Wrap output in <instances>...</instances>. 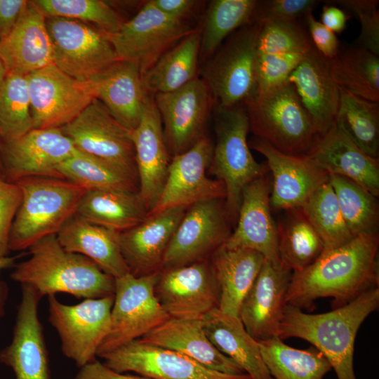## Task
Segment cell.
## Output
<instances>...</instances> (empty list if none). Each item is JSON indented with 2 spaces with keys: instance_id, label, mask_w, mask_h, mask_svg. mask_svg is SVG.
I'll return each mask as SVG.
<instances>
[{
  "instance_id": "1",
  "label": "cell",
  "mask_w": 379,
  "mask_h": 379,
  "mask_svg": "<svg viewBox=\"0 0 379 379\" xmlns=\"http://www.w3.org/2000/svg\"><path fill=\"white\" fill-rule=\"evenodd\" d=\"M378 234L370 233L324 251L309 267L292 272L286 304L311 312L317 299L332 298L334 309L378 287Z\"/></svg>"
},
{
  "instance_id": "2",
  "label": "cell",
  "mask_w": 379,
  "mask_h": 379,
  "mask_svg": "<svg viewBox=\"0 0 379 379\" xmlns=\"http://www.w3.org/2000/svg\"><path fill=\"white\" fill-rule=\"evenodd\" d=\"M379 305V288L368 290L349 303L322 314H308L286 304L277 336L298 338L320 351L338 379H357L353 366L358 329Z\"/></svg>"
},
{
  "instance_id": "3",
  "label": "cell",
  "mask_w": 379,
  "mask_h": 379,
  "mask_svg": "<svg viewBox=\"0 0 379 379\" xmlns=\"http://www.w3.org/2000/svg\"><path fill=\"white\" fill-rule=\"evenodd\" d=\"M29 249L30 258L15 265L11 278L30 286L41 298L58 293L84 299L114 295L115 279L87 257L65 250L56 234Z\"/></svg>"
},
{
  "instance_id": "4",
  "label": "cell",
  "mask_w": 379,
  "mask_h": 379,
  "mask_svg": "<svg viewBox=\"0 0 379 379\" xmlns=\"http://www.w3.org/2000/svg\"><path fill=\"white\" fill-rule=\"evenodd\" d=\"M15 182L22 191V201L10 232V251L29 248L39 240L56 234L76 214L87 191L53 177H29Z\"/></svg>"
},
{
  "instance_id": "5",
  "label": "cell",
  "mask_w": 379,
  "mask_h": 379,
  "mask_svg": "<svg viewBox=\"0 0 379 379\" xmlns=\"http://www.w3.org/2000/svg\"><path fill=\"white\" fill-rule=\"evenodd\" d=\"M249 119L244 105H218L215 111V142L209 170L225 186V205L231 220L236 221L244 188L269 171L253 158L247 141Z\"/></svg>"
},
{
  "instance_id": "6",
  "label": "cell",
  "mask_w": 379,
  "mask_h": 379,
  "mask_svg": "<svg viewBox=\"0 0 379 379\" xmlns=\"http://www.w3.org/2000/svg\"><path fill=\"white\" fill-rule=\"evenodd\" d=\"M255 137L289 155L306 156L320 137L288 81L244 105Z\"/></svg>"
},
{
  "instance_id": "7",
  "label": "cell",
  "mask_w": 379,
  "mask_h": 379,
  "mask_svg": "<svg viewBox=\"0 0 379 379\" xmlns=\"http://www.w3.org/2000/svg\"><path fill=\"white\" fill-rule=\"evenodd\" d=\"M260 28L257 23L241 27L209 60L203 80L215 105H244L255 96L256 44Z\"/></svg>"
},
{
  "instance_id": "8",
  "label": "cell",
  "mask_w": 379,
  "mask_h": 379,
  "mask_svg": "<svg viewBox=\"0 0 379 379\" xmlns=\"http://www.w3.org/2000/svg\"><path fill=\"white\" fill-rule=\"evenodd\" d=\"M159 272L142 277L128 273L115 279L110 328L97 357L141 338L170 319L154 293Z\"/></svg>"
},
{
  "instance_id": "9",
  "label": "cell",
  "mask_w": 379,
  "mask_h": 379,
  "mask_svg": "<svg viewBox=\"0 0 379 379\" xmlns=\"http://www.w3.org/2000/svg\"><path fill=\"white\" fill-rule=\"evenodd\" d=\"M53 48V64L69 76L92 82L119 60L106 33L72 19L46 17Z\"/></svg>"
},
{
  "instance_id": "10",
  "label": "cell",
  "mask_w": 379,
  "mask_h": 379,
  "mask_svg": "<svg viewBox=\"0 0 379 379\" xmlns=\"http://www.w3.org/2000/svg\"><path fill=\"white\" fill-rule=\"evenodd\" d=\"M197 29L171 18L152 2L145 3L114 34H106L119 60L134 64L142 74L180 40Z\"/></svg>"
},
{
  "instance_id": "11",
  "label": "cell",
  "mask_w": 379,
  "mask_h": 379,
  "mask_svg": "<svg viewBox=\"0 0 379 379\" xmlns=\"http://www.w3.org/2000/svg\"><path fill=\"white\" fill-rule=\"evenodd\" d=\"M48 300V319L60 337L63 354L79 368L95 361L110 328L114 295L73 305L62 303L55 295Z\"/></svg>"
},
{
  "instance_id": "12",
  "label": "cell",
  "mask_w": 379,
  "mask_h": 379,
  "mask_svg": "<svg viewBox=\"0 0 379 379\" xmlns=\"http://www.w3.org/2000/svg\"><path fill=\"white\" fill-rule=\"evenodd\" d=\"M222 199L203 200L187 208L168 245L162 269L208 260L225 243L231 218Z\"/></svg>"
},
{
  "instance_id": "13",
  "label": "cell",
  "mask_w": 379,
  "mask_h": 379,
  "mask_svg": "<svg viewBox=\"0 0 379 379\" xmlns=\"http://www.w3.org/2000/svg\"><path fill=\"white\" fill-rule=\"evenodd\" d=\"M27 78L34 128H61L97 98L93 82L79 81L53 63Z\"/></svg>"
},
{
  "instance_id": "14",
  "label": "cell",
  "mask_w": 379,
  "mask_h": 379,
  "mask_svg": "<svg viewBox=\"0 0 379 379\" xmlns=\"http://www.w3.org/2000/svg\"><path fill=\"white\" fill-rule=\"evenodd\" d=\"M60 128L76 149L108 161L138 180L132 131L98 98Z\"/></svg>"
},
{
  "instance_id": "15",
  "label": "cell",
  "mask_w": 379,
  "mask_h": 379,
  "mask_svg": "<svg viewBox=\"0 0 379 379\" xmlns=\"http://www.w3.org/2000/svg\"><path fill=\"white\" fill-rule=\"evenodd\" d=\"M154 97L170 156L186 152L205 136L214 101L203 79L197 77L178 90Z\"/></svg>"
},
{
  "instance_id": "16",
  "label": "cell",
  "mask_w": 379,
  "mask_h": 379,
  "mask_svg": "<svg viewBox=\"0 0 379 379\" xmlns=\"http://www.w3.org/2000/svg\"><path fill=\"white\" fill-rule=\"evenodd\" d=\"M154 293L172 319H201L219 305V290L209 259L161 270Z\"/></svg>"
},
{
  "instance_id": "17",
  "label": "cell",
  "mask_w": 379,
  "mask_h": 379,
  "mask_svg": "<svg viewBox=\"0 0 379 379\" xmlns=\"http://www.w3.org/2000/svg\"><path fill=\"white\" fill-rule=\"evenodd\" d=\"M112 370L132 371L151 379H251L246 373L231 375L208 368L178 352L133 340L101 357Z\"/></svg>"
},
{
  "instance_id": "18",
  "label": "cell",
  "mask_w": 379,
  "mask_h": 379,
  "mask_svg": "<svg viewBox=\"0 0 379 379\" xmlns=\"http://www.w3.org/2000/svg\"><path fill=\"white\" fill-rule=\"evenodd\" d=\"M75 149L60 128H33L13 141L1 143L3 178L15 182L29 177L58 178L57 167Z\"/></svg>"
},
{
  "instance_id": "19",
  "label": "cell",
  "mask_w": 379,
  "mask_h": 379,
  "mask_svg": "<svg viewBox=\"0 0 379 379\" xmlns=\"http://www.w3.org/2000/svg\"><path fill=\"white\" fill-rule=\"evenodd\" d=\"M213 149L204 136L186 152L171 157L168 175L157 206L148 215L190 206L210 199H225L224 184L207 176Z\"/></svg>"
},
{
  "instance_id": "20",
  "label": "cell",
  "mask_w": 379,
  "mask_h": 379,
  "mask_svg": "<svg viewBox=\"0 0 379 379\" xmlns=\"http://www.w3.org/2000/svg\"><path fill=\"white\" fill-rule=\"evenodd\" d=\"M21 288L12 339L0 351V362L13 371L15 379H50L48 352L38 314L41 298L29 286Z\"/></svg>"
},
{
  "instance_id": "21",
  "label": "cell",
  "mask_w": 379,
  "mask_h": 379,
  "mask_svg": "<svg viewBox=\"0 0 379 379\" xmlns=\"http://www.w3.org/2000/svg\"><path fill=\"white\" fill-rule=\"evenodd\" d=\"M248 145L267 159L273 178L270 195V205L273 209L301 208L321 185L329 180V174L307 156L282 153L257 137Z\"/></svg>"
},
{
  "instance_id": "22",
  "label": "cell",
  "mask_w": 379,
  "mask_h": 379,
  "mask_svg": "<svg viewBox=\"0 0 379 379\" xmlns=\"http://www.w3.org/2000/svg\"><path fill=\"white\" fill-rule=\"evenodd\" d=\"M131 135L135 154L138 194L149 213L159 201L171 161L154 95L148 98L140 121Z\"/></svg>"
},
{
  "instance_id": "23",
  "label": "cell",
  "mask_w": 379,
  "mask_h": 379,
  "mask_svg": "<svg viewBox=\"0 0 379 379\" xmlns=\"http://www.w3.org/2000/svg\"><path fill=\"white\" fill-rule=\"evenodd\" d=\"M271 185L265 176L243 190L237 225L224 245L246 248L260 253L276 265H282L279 256L278 231L270 211Z\"/></svg>"
},
{
  "instance_id": "24",
  "label": "cell",
  "mask_w": 379,
  "mask_h": 379,
  "mask_svg": "<svg viewBox=\"0 0 379 379\" xmlns=\"http://www.w3.org/2000/svg\"><path fill=\"white\" fill-rule=\"evenodd\" d=\"M292 272L265 259L253 284L244 297L239 319L257 341L277 336Z\"/></svg>"
},
{
  "instance_id": "25",
  "label": "cell",
  "mask_w": 379,
  "mask_h": 379,
  "mask_svg": "<svg viewBox=\"0 0 379 379\" xmlns=\"http://www.w3.org/2000/svg\"><path fill=\"white\" fill-rule=\"evenodd\" d=\"M187 208L176 206L147 215L135 226L118 233L131 274L142 277L161 271L168 245Z\"/></svg>"
},
{
  "instance_id": "26",
  "label": "cell",
  "mask_w": 379,
  "mask_h": 379,
  "mask_svg": "<svg viewBox=\"0 0 379 379\" xmlns=\"http://www.w3.org/2000/svg\"><path fill=\"white\" fill-rule=\"evenodd\" d=\"M292 84L319 135L334 124L340 102V87L333 79L329 60L314 46L290 74Z\"/></svg>"
},
{
  "instance_id": "27",
  "label": "cell",
  "mask_w": 379,
  "mask_h": 379,
  "mask_svg": "<svg viewBox=\"0 0 379 379\" xmlns=\"http://www.w3.org/2000/svg\"><path fill=\"white\" fill-rule=\"evenodd\" d=\"M329 175L351 180L375 197L379 195V159L361 149L335 122L306 155Z\"/></svg>"
},
{
  "instance_id": "28",
  "label": "cell",
  "mask_w": 379,
  "mask_h": 379,
  "mask_svg": "<svg viewBox=\"0 0 379 379\" xmlns=\"http://www.w3.org/2000/svg\"><path fill=\"white\" fill-rule=\"evenodd\" d=\"M0 59L7 73L28 75L53 63V48L46 16L32 1L12 32L0 41Z\"/></svg>"
},
{
  "instance_id": "29",
  "label": "cell",
  "mask_w": 379,
  "mask_h": 379,
  "mask_svg": "<svg viewBox=\"0 0 379 379\" xmlns=\"http://www.w3.org/2000/svg\"><path fill=\"white\" fill-rule=\"evenodd\" d=\"M92 82L97 98L114 117L128 130L135 129L151 95L144 86L142 74L137 66L119 60Z\"/></svg>"
},
{
  "instance_id": "30",
  "label": "cell",
  "mask_w": 379,
  "mask_h": 379,
  "mask_svg": "<svg viewBox=\"0 0 379 379\" xmlns=\"http://www.w3.org/2000/svg\"><path fill=\"white\" fill-rule=\"evenodd\" d=\"M140 339L178 352L218 372L231 375L245 373L234 361L212 344L204 330L201 319L170 318Z\"/></svg>"
},
{
  "instance_id": "31",
  "label": "cell",
  "mask_w": 379,
  "mask_h": 379,
  "mask_svg": "<svg viewBox=\"0 0 379 379\" xmlns=\"http://www.w3.org/2000/svg\"><path fill=\"white\" fill-rule=\"evenodd\" d=\"M265 258L246 248H231L224 244L209 258L219 290L218 309L239 318L241 302L257 277Z\"/></svg>"
},
{
  "instance_id": "32",
  "label": "cell",
  "mask_w": 379,
  "mask_h": 379,
  "mask_svg": "<svg viewBox=\"0 0 379 379\" xmlns=\"http://www.w3.org/2000/svg\"><path fill=\"white\" fill-rule=\"evenodd\" d=\"M118 233L75 214L56 237L65 250L87 257L105 273L117 279L130 273L121 252Z\"/></svg>"
},
{
  "instance_id": "33",
  "label": "cell",
  "mask_w": 379,
  "mask_h": 379,
  "mask_svg": "<svg viewBox=\"0 0 379 379\" xmlns=\"http://www.w3.org/2000/svg\"><path fill=\"white\" fill-rule=\"evenodd\" d=\"M201 320L212 344L251 379H274L263 361L258 342L246 331L239 318L217 307Z\"/></svg>"
},
{
  "instance_id": "34",
  "label": "cell",
  "mask_w": 379,
  "mask_h": 379,
  "mask_svg": "<svg viewBox=\"0 0 379 379\" xmlns=\"http://www.w3.org/2000/svg\"><path fill=\"white\" fill-rule=\"evenodd\" d=\"M76 214L93 224L121 232L142 222L148 211L138 191L87 190Z\"/></svg>"
},
{
  "instance_id": "35",
  "label": "cell",
  "mask_w": 379,
  "mask_h": 379,
  "mask_svg": "<svg viewBox=\"0 0 379 379\" xmlns=\"http://www.w3.org/2000/svg\"><path fill=\"white\" fill-rule=\"evenodd\" d=\"M200 47L201 32L196 29L167 51L142 74L147 91L172 92L196 79Z\"/></svg>"
},
{
  "instance_id": "36",
  "label": "cell",
  "mask_w": 379,
  "mask_h": 379,
  "mask_svg": "<svg viewBox=\"0 0 379 379\" xmlns=\"http://www.w3.org/2000/svg\"><path fill=\"white\" fill-rule=\"evenodd\" d=\"M258 342L263 361L274 379H324L332 368L324 354L313 346L296 349L278 336Z\"/></svg>"
},
{
  "instance_id": "37",
  "label": "cell",
  "mask_w": 379,
  "mask_h": 379,
  "mask_svg": "<svg viewBox=\"0 0 379 379\" xmlns=\"http://www.w3.org/2000/svg\"><path fill=\"white\" fill-rule=\"evenodd\" d=\"M329 64L331 77L339 87L379 102L378 56L357 46L340 47Z\"/></svg>"
},
{
  "instance_id": "38",
  "label": "cell",
  "mask_w": 379,
  "mask_h": 379,
  "mask_svg": "<svg viewBox=\"0 0 379 379\" xmlns=\"http://www.w3.org/2000/svg\"><path fill=\"white\" fill-rule=\"evenodd\" d=\"M58 178L86 190L138 191V181L118 166L75 149L56 168Z\"/></svg>"
},
{
  "instance_id": "39",
  "label": "cell",
  "mask_w": 379,
  "mask_h": 379,
  "mask_svg": "<svg viewBox=\"0 0 379 379\" xmlns=\"http://www.w3.org/2000/svg\"><path fill=\"white\" fill-rule=\"evenodd\" d=\"M287 211L277 225L279 256L284 267L297 272L312 265L323 253L324 246L300 208Z\"/></svg>"
},
{
  "instance_id": "40",
  "label": "cell",
  "mask_w": 379,
  "mask_h": 379,
  "mask_svg": "<svg viewBox=\"0 0 379 379\" xmlns=\"http://www.w3.org/2000/svg\"><path fill=\"white\" fill-rule=\"evenodd\" d=\"M335 121L361 149L378 159L379 102L364 99L340 87Z\"/></svg>"
},
{
  "instance_id": "41",
  "label": "cell",
  "mask_w": 379,
  "mask_h": 379,
  "mask_svg": "<svg viewBox=\"0 0 379 379\" xmlns=\"http://www.w3.org/2000/svg\"><path fill=\"white\" fill-rule=\"evenodd\" d=\"M255 0L211 1L201 32L200 56L212 57L222 41L235 30L251 23Z\"/></svg>"
},
{
  "instance_id": "42",
  "label": "cell",
  "mask_w": 379,
  "mask_h": 379,
  "mask_svg": "<svg viewBox=\"0 0 379 379\" xmlns=\"http://www.w3.org/2000/svg\"><path fill=\"white\" fill-rule=\"evenodd\" d=\"M322 240L324 251L354 237L348 229L329 180L321 185L300 208Z\"/></svg>"
},
{
  "instance_id": "43",
  "label": "cell",
  "mask_w": 379,
  "mask_h": 379,
  "mask_svg": "<svg viewBox=\"0 0 379 379\" xmlns=\"http://www.w3.org/2000/svg\"><path fill=\"white\" fill-rule=\"evenodd\" d=\"M345 223L355 237L378 233L379 207L377 197L351 180L329 175Z\"/></svg>"
},
{
  "instance_id": "44",
  "label": "cell",
  "mask_w": 379,
  "mask_h": 379,
  "mask_svg": "<svg viewBox=\"0 0 379 379\" xmlns=\"http://www.w3.org/2000/svg\"><path fill=\"white\" fill-rule=\"evenodd\" d=\"M34 128L27 75L7 73L0 86V140L13 141Z\"/></svg>"
},
{
  "instance_id": "45",
  "label": "cell",
  "mask_w": 379,
  "mask_h": 379,
  "mask_svg": "<svg viewBox=\"0 0 379 379\" xmlns=\"http://www.w3.org/2000/svg\"><path fill=\"white\" fill-rule=\"evenodd\" d=\"M46 17H60L87 22L106 34H114L124 21L107 3L100 0H35Z\"/></svg>"
},
{
  "instance_id": "46",
  "label": "cell",
  "mask_w": 379,
  "mask_h": 379,
  "mask_svg": "<svg viewBox=\"0 0 379 379\" xmlns=\"http://www.w3.org/2000/svg\"><path fill=\"white\" fill-rule=\"evenodd\" d=\"M313 45L300 20L277 21L260 25L257 38V55L305 54Z\"/></svg>"
},
{
  "instance_id": "47",
  "label": "cell",
  "mask_w": 379,
  "mask_h": 379,
  "mask_svg": "<svg viewBox=\"0 0 379 379\" xmlns=\"http://www.w3.org/2000/svg\"><path fill=\"white\" fill-rule=\"evenodd\" d=\"M304 55L300 53L257 55L256 95L264 93L288 82L290 74L301 62Z\"/></svg>"
},
{
  "instance_id": "48",
  "label": "cell",
  "mask_w": 379,
  "mask_h": 379,
  "mask_svg": "<svg viewBox=\"0 0 379 379\" xmlns=\"http://www.w3.org/2000/svg\"><path fill=\"white\" fill-rule=\"evenodd\" d=\"M349 11L359 19L361 32L357 46L379 55V11L376 0H335L326 1Z\"/></svg>"
},
{
  "instance_id": "49",
  "label": "cell",
  "mask_w": 379,
  "mask_h": 379,
  "mask_svg": "<svg viewBox=\"0 0 379 379\" xmlns=\"http://www.w3.org/2000/svg\"><path fill=\"white\" fill-rule=\"evenodd\" d=\"M321 2L319 0L258 1L251 23L262 25L277 21L305 20Z\"/></svg>"
},
{
  "instance_id": "50",
  "label": "cell",
  "mask_w": 379,
  "mask_h": 379,
  "mask_svg": "<svg viewBox=\"0 0 379 379\" xmlns=\"http://www.w3.org/2000/svg\"><path fill=\"white\" fill-rule=\"evenodd\" d=\"M21 201L19 185L0 177V257L9 255L10 232Z\"/></svg>"
},
{
  "instance_id": "51",
  "label": "cell",
  "mask_w": 379,
  "mask_h": 379,
  "mask_svg": "<svg viewBox=\"0 0 379 379\" xmlns=\"http://www.w3.org/2000/svg\"><path fill=\"white\" fill-rule=\"evenodd\" d=\"M313 46L326 59L331 60L340 50V43L335 33L316 20L312 13L305 18Z\"/></svg>"
},
{
  "instance_id": "52",
  "label": "cell",
  "mask_w": 379,
  "mask_h": 379,
  "mask_svg": "<svg viewBox=\"0 0 379 379\" xmlns=\"http://www.w3.org/2000/svg\"><path fill=\"white\" fill-rule=\"evenodd\" d=\"M27 3L25 0H0V41L14 29Z\"/></svg>"
},
{
  "instance_id": "53",
  "label": "cell",
  "mask_w": 379,
  "mask_h": 379,
  "mask_svg": "<svg viewBox=\"0 0 379 379\" xmlns=\"http://www.w3.org/2000/svg\"><path fill=\"white\" fill-rule=\"evenodd\" d=\"M79 368L72 379H151L115 371L97 359Z\"/></svg>"
},
{
  "instance_id": "54",
  "label": "cell",
  "mask_w": 379,
  "mask_h": 379,
  "mask_svg": "<svg viewBox=\"0 0 379 379\" xmlns=\"http://www.w3.org/2000/svg\"><path fill=\"white\" fill-rule=\"evenodd\" d=\"M164 14L177 20H185L196 11L199 1L194 0H151Z\"/></svg>"
},
{
  "instance_id": "55",
  "label": "cell",
  "mask_w": 379,
  "mask_h": 379,
  "mask_svg": "<svg viewBox=\"0 0 379 379\" xmlns=\"http://www.w3.org/2000/svg\"><path fill=\"white\" fill-rule=\"evenodd\" d=\"M349 18L343 9L327 4L323 8L321 22L333 33H340L345 29Z\"/></svg>"
},
{
  "instance_id": "56",
  "label": "cell",
  "mask_w": 379,
  "mask_h": 379,
  "mask_svg": "<svg viewBox=\"0 0 379 379\" xmlns=\"http://www.w3.org/2000/svg\"><path fill=\"white\" fill-rule=\"evenodd\" d=\"M19 255L0 257V274L6 269L13 267ZM8 296V288L6 284L0 279V320L4 314L5 305Z\"/></svg>"
},
{
  "instance_id": "57",
  "label": "cell",
  "mask_w": 379,
  "mask_h": 379,
  "mask_svg": "<svg viewBox=\"0 0 379 379\" xmlns=\"http://www.w3.org/2000/svg\"><path fill=\"white\" fill-rule=\"evenodd\" d=\"M6 75H7V71L6 69V67L3 62L0 59V86L2 84Z\"/></svg>"
},
{
  "instance_id": "58",
  "label": "cell",
  "mask_w": 379,
  "mask_h": 379,
  "mask_svg": "<svg viewBox=\"0 0 379 379\" xmlns=\"http://www.w3.org/2000/svg\"><path fill=\"white\" fill-rule=\"evenodd\" d=\"M1 142L0 140V177L3 178V167H2L1 155Z\"/></svg>"
}]
</instances>
